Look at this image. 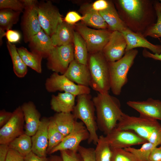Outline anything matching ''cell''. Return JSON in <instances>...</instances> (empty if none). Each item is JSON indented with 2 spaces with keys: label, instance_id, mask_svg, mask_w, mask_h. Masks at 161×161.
Returning <instances> with one entry per match:
<instances>
[{
  "label": "cell",
  "instance_id": "obj_1",
  "mask_svg": "<svg viewBox=\"0 0 161 161\" xmlns=\"http://www.w3.org/2000/svg\"><path fill=\"white\" fill-rule=\"evenodd\" d=\"M117 2L118 14L129 29L142 33L151 26L152 12L150 1L119 0Z\"/></svg>",
  "mask_w": 161,
  "mask_h": 161
},
{
  "label": "cell",
  "instance_id": "obj_2",
  "mask_svg": "<svg viewBox=\"0 0 161 161\" xmlns=\"http://www.w3.org/2000/svg\"><path fill=\"white\" fill-rule=\"evenodd\" d=\"M98 129L106 135L116 128L123 112L119 100L109 93H98L92 98Z\"/></svg>",
  "mask_w": 161,
  "mask_h": 161
},
{
  "label": "cell",
  "instance_id": "obj_3",
  "mask_svg": "<svg viewBox=\"0 0 161 161\" xmlns=\"http://www.w3.org/2000/svg\"><path fill=\"white\" fill-rule=\"evenodd\" d=\"M87 65L91 76L89 86L99 93H109L110 89L109 62L102 52L89 54Z\"/></svg>",
  "mask_w": 161,
  "mask_h": 161
},
{
  "label": "cell",
  "instance_id": "obj_4",
  "mask_svg": "<svg viewBox=\"0 0 161 161\" xmlns=\"http://www.w3.org/2000/svg\"><path fill=\"white\" fill-rule=\"evenodd\" d=\"M72 113L75 118L80 120L88 130L89 136L88 143L96 145L99 139L98 129L95 114V109L90 94H84L77 96V103Z\"/></svg>",
  "mask_w": 161,
  "mask_h": 161
},
{
  "label": "cell",
  "instance_id": "obj_5",
  "mask_svg": "<svg viewBox=\"0 0 161 161\" xmlns=\"http://www.w3.org/2000/svg\"><path fill=\"white\" fill-rule=\"evenodd\" d=\"M138 53L137 49H133L126 52L118 60L109 62L110 89L114 95H120L123 87L127 83L128 73Z\"/></svg>",
  "mask_w": 161,
  "mask_h": 161
},
{
  "label": "cell",
  "instance_id": "obj_6",
  "mask_svg": "<svg viewBox=\"0 0 161 161\" xmlns=\"http://www.w3.org/2000/svg\"><path fill=\"white\" fill-rule=\"evenodd\" d=\"M161 127V125L156 119L130 116L124 113L116 127L133 131L148 141L153 132Z\"/></svg>",
  "mask_w": 161,
  "mask_h": 161
},
{
  "label": "cell",
  "instance_id": "obj_7",
  "mask_svg": "<svg viewBox=\"0 0 161 161\" xmlns=\"http://www.w3.org/2000/svg\"><path fill=\"white\" fill-rule=\"evenodd\" d=\"M76 29L85 41L89 54L102 52L112 32L106 29H92L82 23L77 24Z\"/></svg>",
  "mask_w": 161,
  "mask_h": 161
},
{
  "label": "cell",
  "instance_id": "obj_8",
  "mask_svg": "<svg viewBox=\"0 0 161 161\" xmlns=\"http://www.w3.org/2000/svg\"><path fill=\"white\" fill-rule=\"evenodd\" d=\"M45 88L49 93L57 91L71 93L77 96L84 94H90L89 87L81 86L71 81L64 75L53 72L46 79Z\"/></svg>",
  "mask_w": 161,
  "mask_h": 161
},
{
  "label": "cell",
  "instance_id": "obj_9",
  "mask_svg": "<svg viewBox=\"0 0 161 161\" xmlns=\"http://www.w3.org/2000/svg\"><path fill=\"white\" fill-rule=\"evenodd\" d=\"M25 7L22 17L21 27L25 43L29 42L34 35L42 29L39 22L37 5L35 0H23Z\"/></svg>",
  "mask_w": 161,
  "mask_h": 161
},
{
  "label": "cell",
  "instance_id": "obj_10",
  "mask_svg": "<svg viewBox=\"0 0 161 161\" xmlns=\"http://www.w3.org/2000/svg\"><path fill=\"white\" fill-rule=\"evenodd\" d=\"M47 59L48 69L64 74L74 59L73 44L55 47Z\"/></svg>",
  "mask_w": 161,
  "mask_h": 161
},
{
  "label": "cell",
  "instance_id": "obj_11",
  "mask_svg": "<svg viewBox=\"0 0 161 161\" xmlns=\"http://www.w3.org/2000/svg\"><path fill=\"white\" fill-rule=\"evenodd\" d=\"M38 18L41 28L51 37L63 21L58 9L49 1L38 3Z\"/></svg>",
  "mask_w": 161,
  "mask_h": 161
},
{
  "label": "cell",
  "instance_id": "obj_12",
  "mask_svg": "<svg viewBox=\"0 0 161 161\" xmlns=\"http://www.w3.org/2000/svg\"><path fill=\"white\" fill-rule=\"evenodd\" d=\"M24 118L21 106L12 112L10 120L0 129V144H7L24 133Z\"/></svg>",
  "mask_w": 161,
  "mask_h": 161
},
{
  "label": "cell",
  "instance_id": "obj_13",
  "mask_svg": "<svg viewBox=\"0 0 161 161\" xmlns=\"http://www.w3.org/2000/svg\"><path fill=\"white\" fill-rule=\"evenodd\" d=\"M111 148H125L148 142L134 131L117 127L105 136Z\"/></svg>",
  "mask_w": 161,
  "mask_h": 161
},
{
  "label": "cell",
  "instance_id": "obj_14",
  "mask_svg": "<svg viewBox=\"0 0 161 161\" xmlns=\"http://www.w3.org/2000/svg\"><path fill=\"white\" fill-rule=\"evenodd\" d=\"M89 136V132L83 123L81 121H76L71 132L51 151L49 154L65 150L78 152L80 143L88 140Z\"/></svg>",
  "mask_w": 161,
  "mask_h": 161
},
{
  "label": "cell",
  "instance_id": "obj_15",
  "mask_svg": "<svg viewBox=\"0 0 161 161\" xmlns=\"http://www.w3.org/2000/svg\"><path fill=\"white\" fill-rule=\"evenodd\" d=\"M126 46V40L122 33L117 31H112L102 52L108 62H114L124 55Z\"/></svg>",
  "mask_w": 161,
  "mask_h": 161
},
{
  "label": "cell",
  "instance_id": "obj_16",
  "mask_svg": "<svg viewBox=\"0 0 161 161\" xmlns=\"http://www.w3.org/2000/svg\"><path fill=\"white\" fill-rule=\"evenodd\" d=\"M127 104L140 114V116L161 121V100L149 98L143 101H129Z\"/></svg>",
  "mask_w": 161,
  "mask_h": 161
},
{
  "label": "cell",
  "instance_id": "obj_17",
  "mask_svg": "<svg viewBox=\"0 0 161 161\" xmlns=\"http://www.w3.org/2000/svg\"><path fill=\"white\" fill-rule=\"evenodd\" d=\"M49 121V118L42 117L36 132L31 137L32 151L40 157H46L47 154Z\"/></svg>",
  "mask_w": 161,
  "mask_h": 161
},
{
  "label": "cell",
  "instance_id": "obj_18",
  "mask_svg": "<svg viewBox=\"0 0 161 161\" xmlns=\"http://www.w3.org/2000/svg\"><path fill=\"white\" fill-rule=\"evenodd\" d=\"M21 106L25 123L24 133L32 137L39 127L41 119V114L32 101L24 102Z\"/></svg>",
  "mask_w": 161,
  "mask_h": 161
},
{
  "label": "cell",
  "instance_id": "obj_19",
  "mask_svg": "<svg viewBox=\"0 0 161 161\" xmlns=\"http://www.w3.org/2000/svg\"><path fill=\"white\" fill-rule=\"evenodd\" d=\"M121 32L127 43L126 52L137 47H142L149 49L154 54L161 53V46L151 43L141 33L133 32L129 28Z\"/></svg>",
  "mask_w": 161,
  "mask_h": 161
},
{
  "label": "cell",
  "instance_id": "obj_20",
  "mask_svg": "<svg viewBox=\"0 0 161 161\" xmlns=\"http://www.w3.org/2000/svg\"><path fill=\"white\" fill-rule=\"evenodd\" d=\"M63 75L77 84L87 87L90 86L91 76L87 65L80 64L75 59L70 63Z\"/></svg>",
  "mask_w": 161,
  "mask_h": 161
},
{
  "label": "cell",
  "instance_id": "obj_21",
  "mask_svg": "<svg viewBox=\"0 0 161 161\" xmlns=\"http://www.w3.org/2000/svg\"><path fill=\"white\" fill-rule=\"evenodd\" d=\"M31 51L41 55L43 58H47L54 47L51 37L42 29L34 35L29 42Z\"/></svg>",
  "mask_w": 161,
  "mask_h": 161
},
{
  "label": "cell",
  "instance_id": "obj_22",
  "mask_svg": "<svg viewBox=\"0 0 161 161\" xmlns=\"http://www.w3.org/2000/svg\"><path fill=\"white\" fill-rule=\"evenodd\" d=\"M76 97L66 92H59L56 95H53L50 101L51 108L56 113H72Z\"/></svg>",
  "mask_w": 161,
  "mask_h": 161
},
{
  "label": "cell",
  "instance_id": "obj_23",
  "mask_svg": "<svg viewBox=\"0 0 161 161\" xmlns=\"http://www.w3.org/2000/svg\"><path fill=\"white\" fill-rule=\"evenodd\" d=\"M80 10L82 13V21L85 25L99 29H106L109 28L100 13L94 10L91 4L83 5Z\"/></svg>",
  "mask_w": 161,
  "mask_h": 161
},
{
  "label": "cell",
  "instance_id": "obj_24",
  "mask_svg": "<svg viewBox=\"0 0 161 161\" xmlns=\"http://www.w3.org/2000/svg\"><path fill=\"white\" fill-rule=\"evenodd\" d=\"M71 26L64 21L59 24L56 30L50 37L54 47L73 44L74 31Z\"/></svg>",
  "mask_w": 161,
  "mask_h": 161
},
{
  "label": "cell",
  "instance_id": "obj_25",
  "mask_svg": "<svg viewBox=\"0 0 161 161\" xmlns=\"http://www.w3.org/2000/svg\"><path fill=\"white\" fill-rule=\"evenodd\" d=\"M99 13L112 31L121 32L128 28L111 2L110 1L109 5L106 9Z\"/></svg>",
  "mask_w": 161,
  "mask_h": 161
},
{
  "label": "cell",
  "instance_id": "obj_26",
  "mask_svg": "<svg viewBox=\"0 0 161 161\" xmlns=\"http://www.w3.org/2000/svg\"><path fill=\"white\" fill-rule=\"evenodd\" d=\"M52 117L59 131L65 137L71 132L77 121L72 113H56Z\"/></svg>",
  "mask_w": 161,
  "mask_h": 161
},
{
  "label": "cell",
  "instance_id": "obj_27",
  "mask_svg": "<svg viewBox=\"0 0 161 161\" xmlns=\"http://www.w3.org/2000/svg\"><path fill=\"white\" fill-rule=\"evenodd\" d=\"M7 46L12 60L13 72L18 78L24 77L28 72L27 67L25 64L16 46L12 43L7 42Z\"/></svg>",
  "mask_w": 161,
  "mask_h": 161
},
{
  "label": "cell",
  "instance_id": "obj_28",
  "mask_svg": "<svg viewBox=\"0 0 161 161\" xmlns=\"http://www.w3.org/2000/svg\"><path fill=\"white\" fill-rule=\"evenodd\" d=\"M18 51L25 64L38 73L42 72V61L43 57L40 55L28 51L22 47L17 48Z\"/></svg>",
  "mask_w": 161,
  "mask_h": 161
},
{
  "label": "cell",
  "instance_id": "obj_29",
  "mask_svg": "<svg viewBox=\"0 0 161 161\" xmlns=\"http://www.w3.org/2000/svg\"><path fill=\"white\" fill-rule=\"evenodd\" d=\"M73 44L74 59L80 64L87 65L89 54L86 44L77 31H74Z\"/></svg>",
  "mask_w": 161,
  "mask_h": 161
},
{
  "label": "cell",
  "instance_id": "obj_30",
  "mask_svg": "<svg viewBox=\"0 0 161 161\" xmlns=\"http://www.w3.org/2000/svg\"><path fill=\"white\" fill-rule=\"evenodd\" d=\"M8 145L9 148L15 150L24 157L32 151L31 137L24 133L11 141Z\"/></svg>",
  "mask_w": 161,
  "mask_h": 161
},
{
  "label": "cell",
  "instance_id": "obj_31",
  "mask_svg": "<svg viewBox=\"0 0 161 161\" xmlns=\"http://www.w3.org/2000/svg\"><path fill=\"white\" fill-rule=\"evenodd\" d=\"M96 145L95 151L96 161H111L112 150L105 136H99Z\"/></svg>",
  "mask_w": 161,
  "mask_h": 161
},
{
  "label": "cell",
  "instance_id": "obj_32",
  "mask_svg": "<svg viewBox=\"0 0 161 161\" xmlns=\"http://www.w3.org/2000/svg\"><path fill=\"white\" fill-rule=\"evenodd\" d=\"M49 119L48 131V145L47 151L48 154L62 142L65 137L57 128L52 117H49Z\"/></svg>",
  "mask_w": 161,
  "mask_h": 161
},
{
  "label": "cell",
  "instance_id": "obj_33",
  "mask_svg": "<svg viewBox=\"0 0 161 161\" xmlns=\"http://www.w3.org/2000/svg\"><path fill=\"white\" fill-rule=\"evenodd\" d=\"M21 13L9 9H0V28L6 31L18 21Z\"/></svg>",
  "mask_w": 161,
  "mask_h": 161
},
{
  "label": "cell",
  "instance_id": "obj_34",
  "mask_svg": "<svg viewBox=\"0 0 161 161\" xmlns=\"http://www.w3.org/2000/svg\"><path fill=\"white\" fill-rule=\"evenodd\" d=\"M155 147L156 146L152 143L147 142L143 144L140 148L129 147L124 149L132 153L137 161H148L150 154Z\"/></svg>",
  "mask_w": 161,
  "mask_h": 161
},
{
  "label": "cell",
  "instance_id": "obj_35",
  "mask_svg": "<svg viewBox=\"0 0 161 161\" xmlns=\"http://www.w3.org/2000/svg\"><path fill=\"white\" fill-rule=\"evenodd\" d=\"M157 17V22L148 28L143 34L144 36H150L157 38L161 37V11L158 6L155 7Z\"/></svg>",
  "mask_w": 161,
  "mask_h": 161
},
{
  "label": "cell",
  "instance_id": "obj_36",
  "mask_svg": "<svg viewBox=\"0 0 161 161\" xmlns=\"http://www.w3.org/2000/svg\"><path fill=\"white\" fill-rule=\"evenodd\" d=\"M111 161H137L131 152L124 148H112Z\"/></svg>",
  "mask_w": 161,
  "mask_h": 161
},
{
  "label": "cell",
  "instance_id": "obj_37",
  "mask_svg": "<svg viewBox=\"0 0 161 161\" xmlns=\"http://www.w3.org/2000/svg\"><path fill=\"white\" fill-rule=\"evenodd\" d=\"M25 7L23 0H0V9H9L14 11L23 12Z\"/></svg>",
  "mask_w": 161,
  "mask_h": 161
},
{
  "label": "cell",
  "instance_id": "obj_38",
  "mask_svg": "<svg viewBox=\"0 0 161 161\" xmlns=\"http://www.w3.org/2000/svg\"><path fill=\"white\" fill-rule=\"evenodd\" d=\"M78 152L81 157L83 161H96L95 148H86L80 145Z\"/></svg>",
  "mask_w": 161,
  "mask_h": 161
},
{
  "label": "cell",
  "instance_id": "obj_39",
  "mask_svg": "<svg viewBox=\"0 0 161 161\" xmlns=\"http://www.w3.org/2000/svg\"><path fill=\"white\" fill-rule=\"evenodd\" d=\"M60 152L63 161H83L78 152L70 150H63Z\"/></svg>",
  "mask_w": 161,
  "mask_h": 161
},
{
  "label": "cell",
  "instance_id": "obj_40",
  "mask_svg": "<svg viewBox=\"0 0 161 161\" xmlns=\"http://www.w3.org/2000/svg\"><path fill=\"white\" fill-rule=\"evenodd\" d=\"M83 17L75 11L68 12L64 18V21L68 24L72 25L80 20H82Z\"/></svg>",
  "mask_w": 161,
  "mask_h": 161
},
{
  "label": "cell",
  "instance_id": "obj_41",
  "mask_svg": "<svg viewBox=\"0 0 161 161\" xmlns=\"http://www.w3.org/2000/svg\"><path fill=\"white\" fill-rule=\"evenodd\" d=\"M148 141L156 147L161 144V127L153 132L148 139Z\"/></svg>",
  "mask_w": 161,
  "mask_h": 161
},
{
  "label": "cell",
  "instance_id": "obj_42",
  "mask_svg": "<svg viewBox=\"0 0 161 161\" xmlns=\"http://www.w3.org/2000/svg\"><path fill=\"white\" fill-rule=\"evenodd\" d=\"M109 1L105 0H98L91 4V6L94 10L99 12L106 9L109 5Z\"/></svg>",
  "mask_w": 161,
  "mask_h": 161
},
{
  "label": "cell",
  "instance_id": "obj_43",
  "mask_svg": "<svg viewBox=\"0 0 161 161\" xmlns=\"http://www.w3.org/2000/svg\"><path fill=\"white\" fill-rule=\"evenodd\" d=\"M5 36L7 41L11 43L18 42L21 38V35L19 32L16 30L11 29L6 31Z\"/></svg>",
  "mask_w": 161,
  "mask_h": 161
},
{
  "label": "cell",
  "instance_id": "obj_44",
  "mask_svg": "<svg viewBox=\"0 0 161 161\" xmlns=\"http://www.w3.org/2000/svg\"><path fill=\"white\" fill-rule=\"evenodd\" d=\"M5 161H25L24 157L15 150L9 148Z\"/></svg>",
  "mask_w": 161,
  "mask_h": 161
},
{
  "label": "cell",
  "instance_id": "obj_45",
  "mask_svg": "<svg viewBox=\"0 0 161 161\" xmlns=\"http://www.w3.org/2000/svg\"><path fill=\"white\" fill-rule=\"evenodd\" d=\"M12 115V112L7 111L4 109L0 111V127L5 125L10 120Z\"/></svg>",
  "mask_w": 161,
  "mask_h": 161
},
{
  "label": "cell",
  "instance_id": "obj_46",
  "mask_svg": "<svg viewBox=\"0 0 161 161\" xmlns=\"http://www.w3.org/2000/svg\"><path fill=\"white\" fill-rule=\"evenodd\" d=\"M148 161H161V146L155 147L151 151Z\"/></svg>",
  "mask_w": 161,
  "mask_h": 161
},
{
  "label": "cell",
  "instance_id": "obj_47",
  "mask_svg": "<svg viewBox=\"0 0 161 161\" xmlns=\"http://www.w3.org/2000/svg\"><path fill=\"white\" fill-rule=\"evenodd\" d=\"M25 161H49L46 157H39L32 151L24 157Z\"/></svg>",
  "mask_w": 161,
  "mask_h": 161
},
{
  "label": "cell",
  "instance_id": "obj_48",
  "mask_svg": "<svg viewBox=\"0 0 161 161\" xmlns=\"http://www.w3.org/2000/svg\"><path fill=\"white\" fill-rule=\"evenodd\" d=\"M8 145H0V161H5L8 151Z\"/></svg>",
  "mask_w": 161,
  "mask_h": 161
},
{
  "label": "cell",
  "instance_id": "obj_49",
  "mask_svg": "<svg viewBox=\"0 0 161 161\" xmlns=\"http://www.w3.org/2000/svg\"><path fill=\"white\" fill-rule=\"evenodd\" d=\"M143 55L145 58H149L155 60L161 61V53L160 54H154L148 51L146 49H144L143 52Z\"/></svg>",
  "mask_w": 161,
  "mask_h": 161
},
{
  "label": "cell",
  "instance_id": "obj_50",
  "mask_svg": "<svg viewBox=\"0 0 161 161\" xmlns=\"http://www.w3.org/2000/svg\"><path fill=\"white\" fill-rule=\"evenodd\" d=\"M49 161H63L61 157L56 155L51 156L49 159Z\"/></svg>",
  "mask_w": 161,
  "mask_h": 161
},
{
  "label": "cell",
  "instance_id": "obj_51",
  "mask_svg": "<svg viewBox=\"0 0 161 161\" xmlns=\"http://www.w3.org/2000/svg\"><path fill=\"white\" fill-rule=\"evenodd\" d=\"M5 30L0 28V44L1 45L2 43V38L5 36Z\"/></svg>",
  "mask_w": 161,
  "mask_h": 161
},
{
  "label": "cell",
  "instance_id": "obj_52",
  "mask_svg": "<svg viewBox=\"0 0 161 161\" xmlns=\"http://www.w3.org/2000/svg\"><path fill=\"white\" fill-rule=\"evenodd\" d=\"M158 6L160 8V9L161 11V4L159 3L158 4Z\"/></svg>",
  "mask_w": 161,
  "mask_h": 161
},
{
  "label": "cell",
  "instance_id": "obj_53",
  "mask_svg": "<svg viewBox=\"0 0 161 161\" xmlns=\"http://www.w3.org/2000/svg\"><path fill=\"white\" fill-rule=\"evenodd\" d=\"M160 1H161V0H160Z\"/></svg>",
  "mask_w": 161,
  "mask_h": 161
}]
</instances>
